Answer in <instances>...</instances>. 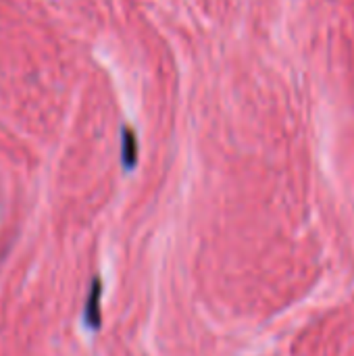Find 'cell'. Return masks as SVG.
Wrapping results in <instances>:
<instances>
[{
    "instance_id": "6da1fadb",
    "label": "cell",
    "mask_w": 354,
    "mask_h": 356,
    "mask_svg": "<svg viewBox=\"0 0 354 356\" xmlns=\"http://www.w3.org/2000/svg\"><path fill=\"white\" fill-rule=\"evenodd\" d=\"M121 146H123V150H121L123 165H125L127 169H131V167L138 163V138H136L134 129H129V127H125V129H123Z\"/></svg>"
},
{
    "instance_id": "7a4b0ae2",
    "label": "cell",
    "mask_w": 354,
    "mask_h": 356,
    "mask_svg": "<svg viewBox=\"0 0 354 356\" xmlns=\"http://www.w3.org/2000/svg\"><path fill=\"white\" fill-rule=\"evenodd\" d=\"M98 298H100V282H94L90 300H88V309H86V319L92 327L100 325V309H98Z\"/></svg>"
}]
</instances>
